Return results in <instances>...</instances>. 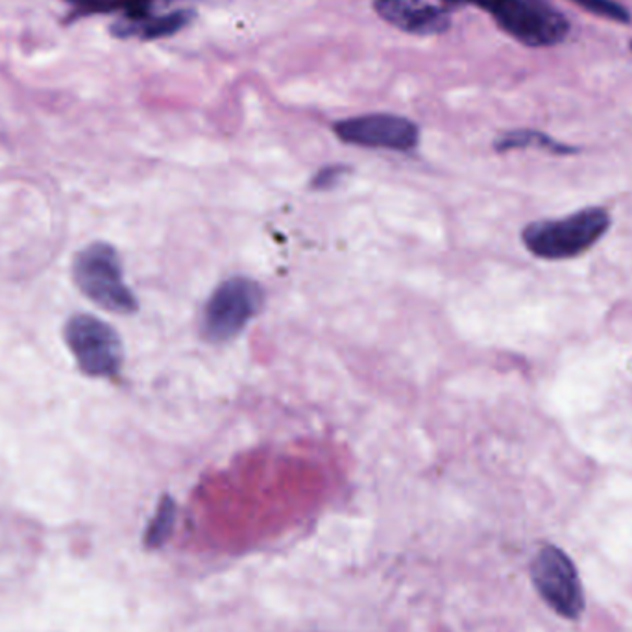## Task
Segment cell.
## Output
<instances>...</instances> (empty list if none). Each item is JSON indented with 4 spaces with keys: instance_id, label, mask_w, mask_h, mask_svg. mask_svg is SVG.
I'll return each mask as SVG.
<instances>
[{
    "instance_id": "6da1fadb",
    "label": "cell",
    "mask_w": 632,
    "mask_h": 632,
    "mask_svg": "<svg viewBox=\"0 0 632 632\" xmlns=\"http://www.w3.org/2000/svg\"><path fill=\"white\" fill-rule=\"evenodd\" d=\"M612 228V215L603 205H588L559 218H540L522 229L525 250L536 260L568 261L581 258Z\"/></svg>"
},
{
    "instance_id": "7a4b0ae2",
    "label": "cell",
    "mask_w": 632,
    "mask_h": 632,
    "mask_svg": "<svg viewBox=\"0 0 632 632\" xmlns=\"http://www.w3.org/2000/svg\"><path fill=\"white\" fill-rule=\"evenodd\" d=\"M73 279L82 295L115 314L138 313L139 301L122 274L121 258L108 242H93L76 253Z\"/></svg>"
},
{
    "instance_id": "3957f363",
    "label": "cell",
    "mask_w": 632,
    "mask_h": 632,
    "mask_svg": "<svg viewBox=\"0 0 632 632\" xmlns=\"http://www.w3.org/2000/svg\"><path fill=\"white\" fill-rule=\"evenodd\" d=\"M265 306V290L250 277H229L205 301L200 333L205 343L226 344L239 337Z\"/></svg>"
},
{
    "instance_id": "277c9868",
    "label": "cell",
    "mask_w": 632,
    "mask_h": 632,
    "mask_svg": "<svg viewBox=\"0 0 632 632\" xmlns=\"http://www.w3.org/2000/svg\"><path fill=\"white\" fill-rule=\"evenodd\" d=\"M63 338L85 375L114 380L121 373L122 341L108 322L93 314H74L67 320Z\"/></svg>"
},
{
    "instance_id": "5b68a950",
    "label": "cell",
    "mask_w": 632,
    "mask_h": 632,
    "mask_svg": "<svg viewBox=\"0 0 632 632\" xmlns=\"http://www.w3.org/2000/svg\"><path fill=\"white\" fill-rule=\"evenodd\" d=\"M501 31L527 47H551L570 32V23L548 0H490L485 7Z\"/></svg>"
},
{
    "instance_id": "8992f818",
    "label": "cell",
    "mask_w": 632,
    "mask_h": 632,
    "mask_svg": "<svg viewBox=\"0 0 632 632\" xmlns=\"http://www.w3.org/2000/svg\"><path fill=\"white\" fill-rule=\"evenodd\" d=\"M536 591L555 612L568 620H577L583 615V586L572 560L555 546H546L536 555L530 567Z\"/></svg>"
},
{
    "instance_id": "52a82bcc",
    "label": "cell",
    "mask_w": 632,
    "mask_h": 632,
    "mask_svg": "<svg viewBox=\"0 0 632 632\" xmlns=\"http://www.w3.org/2000/svg\"><path fill=\"white\" fill-rule=\"evenodd\" d=\"M333 132L346 145L380 151L410 152L420 143L415 122L391 114H370L333 124Z\"/></svg>"
},
{
    "instance_id": "ba28073f",
    "label": "cell",
    "mask_w": 632,
    "mask_h": 632,
    "mask_svg": "<svg viewBox=\"0 0 632 632\" xmlns=\"http://www.w3.org/2000/svg\"><path fill=\"white\" fill-rule=\"evenodd\" d=\"M373 10L389 25L413 36H440L452 23L446 10L426 0H375Z\"/></svg>"
},
{
    "instance_id": "9c48e42d",
    "label": "cell",
    "mask_w": 632,
    "mask_h": 632,
    "mask_svg": "<svg viewBox=\"0 0 632 632\" xmlns=\"http://www.w3.org/2000/svg\"><path fill=\"white\" fill-rule=\"evenodd\" d=\"M194 12L191 10H176L165 15H139V17H124L114 25V34L121 39H162V37L175 36L183 31L187 25L193 23Z\"/></svg>"
},
{
    "instance_id": "30bf717a",
    "label": "cell",
    "mask_w": 632,
    "mask_h": 632,
    "mask_svg": "<svg viewBox=\"0 0 632 632\" xmlns=\"http://www.w3.org/2000/svg\"><path fill=\"white\" fill-rule=\"evenodd\" d=\"M494 148L498 152L524 151V148H538L553 156H573L577 148L572 145L559 143L557 139L549 138L546 133L536 130H512L496 139Z\"/></svg>"
},
{
    "instance_id": "8fae6325",
    "label": "cell",
    "mask_w": 632,
    "mask_h": 632,
    "mask_svg": "<svg viewBox=\"0 0 632 632\" xmlns=\"http://www.w3.org/2000/svg\"><path fill=\"white\" fill-rule=\"evenodd\" d=\"M67 2L82 15L122 12L124 17H139L151 13L152 4L156 0H67Z\"/></svg>"
},
{
    "instance_id": "7c38bea8",
    "label": "cell",
    "mask_w": 632,
    "mask_h": 632,
    "mask_svg": "<svg viewBox=\"0 0 632 632\" xmlns=\"http://www.w3.org/2000/svg\"><path fill=\"white\" fill-rule=\"evenodd\" d=\"M577 7L586 12L594 13L597 17L608 19L615 23H631V13L615 0H572Z\"/></svg>"
},
{
    "instance_id": "4fadbf2b",
    "label": "cell",
    "mask_w": 632,
    "mask_h": 632,
    "mask_svg": "<svg viewBox=\"0 0 632 632\" xmlns=\"http://www.w3.org/2000/svg\"><path fill=\"white\" fill-rule=\"evenodd\" d=\"M176 506L170 498H163L157 509L156 518L152 522L148 530V544H162L169 536L172 524H175Z\"/></svg>"
},
{
    "instance_id": "5bb4252c",
    "label": "cell",
    "mask_w": 632,
    "mask_h": 632,
    "mask_svg": "<svg viewBox=\"0 0 632 632\" xmlns=\"http://www.w3.org/2000/svg\"><path fill=\"white\" fill-rule=\"evenodd\" d=\"M348 172V167L344 165H330L320 169L317 175L311 178V189L313 191H330L337 186L338 181L343 180V176Z\"/></svg>"
},
{
    "instance_id": "9a60e30c",
    "label": "cell",
    "mask_w": 632,
    "mask_h": 632,
    "mask_svg": "<svg viewBox=\"0 0 632 632\" xmlns=\"http://www.w3.org/2000/svg\"><path fill=\"white\" fill-rule=\"evenodd\" d=\"M631 49H632V43H631Z\"/></svg>"
}]
</instances>
